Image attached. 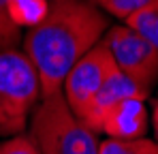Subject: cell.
<instances>
[{
    "label": "cell",
    "mask_w": 158,
    "mask_h": 154,
    "mask_svg": "<svg viewBox=\"0 0 158 154\" xmlns=\"http://www.w3.org/2000/svg\"><path fill=\"white\" fill-rule=\"evenodd\" d=\"M107 28V15L90 0H56L43 19L28 28L24 53L39 75L41 99L62 92L69 71L101 43Z\"/></svg>",
    "instance_id": "obj_1"
},
{
    "label": "cell",
    "mask_w": 158,
    "mask_h": 154,
    "mask_svg": "<svg viewBox=\"0 0 158 154\" xmlns=\"http://www.w3.org/2000/svg\"><path fill=\"white\" fill-rule=\"evenodd\" d=\"M28 137L39 154H98V137L77 118L62 92L41 99L28 122Z\"/></svg>",
    "instance_id": "obj_2"
},
{
    "label": "cell",
    "mask_w": 158,
    "mask_h": 154,
    "mask_svg": "<svg viewBox=\"0 0 158 154\" xmlns=\"http://www.w3.org/2000/svg\"><path fill=\"white\" fill-rule=\"evenodd\" d=\"M41 103V81L19 49L0 51V137L24 135L30 116Z\"/></svg>",
    "instance_id": "obj_3"
},
{
    "label": "cell",
    "mask_w": 158,
    "mask_h": 154,
    "mask_svg": "<svg viewBox=\"0 0 158 154\" xmlns=\"http://www.w3.org/2000/svg\"><path fill=\"white\" fill-rule=\"evenodd\" d=\"M101 43L113 58L118 71L135 81L145 94L154 90L158 83V49L148 39L126 24H120L107 28Z\"/></svg>",
    "instance_id": "obj_4"
},
{
    "label": "cell",
    "mask_w": 158,
    "mask_h": 154,
    "mask_svg": "<svg viewBox=\"0 0 158 154\" xmlns=\"http://www.w3.org/2000/svg\"><path fill=\"white\" fill-rule=\"evenodd\" d=\"M113 69H115L113 58L109 56L105 45L98 43L69 71L62 83V94L66 99V105L77 118H83L94 94L98 92V88L103 86V81Z\"/></svg>",
    "instance_id": "obj_5"
},
{
    "label": "cell",
    "mask_w": 158,
    "mask_h": 154,
    "mask_svg": "<svg viewBox=\"0 0 158 154\" xmlns=\"http://www.w3.org/2000/svg\"><path fill=\"white\" fill-rule=\"evenodd\" d=\"M150 126V113L143 96H131L115 103L101 120L98 133H107L113 139H139L145 137Z\"/></svg>",
    "instance_id": "obj_6"
},
{
    "label": "cell",
    "mask_w": 158,
    "mask_h": 154,
    "mask_svg": "<svg viewBox=\"0 0 158 154\" xmlns=\"http://www.w3.org/2000/svg\"><path fill=\"white\" fill-rule=\"evenodd\" d=\"M131 96H143V99H148V94L135 81H131L122 71H118V66H115L109 73V77L103 81V86L98 88V92L94 94V99H92L88 111L83 113L81 120L92 128L94 133H98L103 116H105L115 103L124 101V99H131Z\"/></svg>",
    "instance_id": "obj_7"
},
{
    "label": "cell",
    "mask_w": 158,
    "mask_h": 154,
    "mask_svg": "<svg viewBox=\"0 0 158 154\" xmlns=\"http://www.w3.org/2000/svg\"><path fill=\"white\" fill-rule=\"evenodd\" d=\"M124 24L139 32L143 39H148L158 49V0L148 2L143 9H139L135 15H131Z\"/></svg>",
    "instance_id": "obj_8"
},
{
    "label": "cell",
    "mask_w": 158,
    "mask_h": 154,
    "mask_svg": "<svg viewBox=\"0 0 158 154\" xmlns=\"http://www.w3.org/2000/svg\"><path fill=\"white\" fill-rule=\"evenodd\" d=\"M98 154H158V143L154 139H113L107 137L98 143Z\"/></svg>",
    "instance_id": "obj_9"
},
{
    "label": "cell",
    "mask_w": 158,
    "mask_h": 154,
    "mask_svg": "<svg viewBox=\"0 0 158 154\" xmlns=\"http://www.w3.org/2000/svg\"><path fill=\"white\" fill-rule=\"evenodd\" d=\"M24 43V32L13 19L11 0H0V51L17 49Z\"/></svg>",
    "instance_id": "obj_10"
},
{
    "label": "cell",
    "mask_w": 158,
    "mask_h": 154,
    "mask_svg": "<svg viewBox=\"0 0 158 154\" xmlns=\"http://www.w3.org/2000/svg\"><path fill=\"white\" fill-rule=\"evenodd\" d=\"M49 11L47 0H11V13L19 28L36 26Z\"/></svg>",
    "instance_id": "obj_11"
},
{
    "label": "cell",
    "mask_w": 158,
    "mask_h": 154,
    "mask_svg": "<svg viewBox=\"0 0 158 154\" xmlns=\"http://www.w3.org/2000/svg\"><path fill=\"white\" fill-rule=\"evenodd\" d=\"M90 2L96 4L103 13H109V15L126 22L131 15H135L139 9H143L152 0H90Z\"/></svg>",
    "instance_id": "obj_12"
},
{
    "label": "cell",
    "mask_w": 158,
    "mask_h": 154,
    "mask_svg": "<svg viewBox=\"0 0 158 154\" xmlns=\"http://www.w3.org/2000/svg\"><path fill=\"white\" fill-rule=\"evenodd\" d=\"M0 154H39V150L28 135H15L0 143Z\"/></svg>",
    "instance_id": "obj_13"
},
{
    "label": "cell",
    "mask_w": 158,
    "mask_h": 154,
    "mask_svg": "<svg viewBox=\"0 0 158 154\" xmlns=\"http://www.w3.org/2000/svg\"><path fill=\"white\" fill-rule=\"evenodd\" d=\"M152 128H154V141L158 143V101L154 103V111H152Z\"/></svg>",
    "instance_id": "obj_14"
}]
</instances>
